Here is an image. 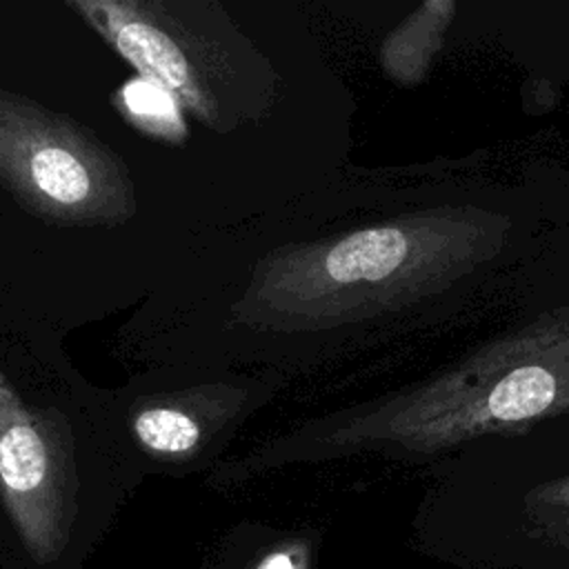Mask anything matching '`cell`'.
Listing matches in <instances>:
<instances>
[{
	"label": "cell",
	"mask_w": 569,
	"mask_h": 569,
	"mask_svg": "<svg viewBox=\"0 0 569 569\" xmlns=\"http://www.w3.org/2000/svg\"><path fill=\"white\" fill-rule=\"evenodd\" d=\"M0 182L31 213L111 224L133 213L124 164L82 127L0 89Z\"/></svg>",
	"instance_id": "cell-1"
},
{
	"label": "cell",
	"mask_w": 569,
	"mask_h": 569,
	"mask_svg": "<svg viewBox=\"0 0 569 569\" xmlns=\"http://www.w3.org/2000/svg\"><path fill=\"white\" fill-rule=\"evenodd\" d=\"M87 24L122 56L140 78L167 89L180 109L209 127H222V87L231 64L182 22L173 7L140 0L69 2Z\"/></svg>",
	"instance_id": "cell-2"
},
{
	"label": "cell",
	"mask_w": 569,
	"mask_h": 569,
	"mask_svg": "<svg viewBox=\"0 0 569 569\" xmlns=\"http://www.w3.org/2000/svg\"><path fill=\"white\" fill-rule=\"evenodd\" d=\"M67 471L53 431L0 371V493L22 538L40 556L64 538Z\"/></svg>",
	"instance_id": "cell-3"
},
{
	"label": "cell",
	"mask_w": 569,
	"mask_h": 569,
	"mask_svg": "<svg viewBox=\"0 0 569 569\" xmlns=\"http://www.w3.org/2000/svg\"><path fill=\"white\" fill-rule=\"evenodd\" d=\"M116 102L127 120L144 133L167 142L184 140L187 129L182 122L180 104L160 84L147 78H136L118 91Z\"/></svg>",
	"instance_id": "cell-4"
},
{
	"label": "cell",
	"mask_w": 569,
	"mask_h": 569,
	"mask_svg": "<svg viewBox=\"0 0 569 569\" xmlns=\"http://www.w3.org/2000/svg\"><path fill=\"white\" fill-rule=\"evenodd\" d=\"M556 378L545 367H520L507 373L489 393L487 409L498 422H520L551 407Z\"/></svg>",
	"instance_id": "cell-5"
},
{
	"label": "cell",
	"mask_w": 569,
	"mask_h": 569,
	"mask_svg": "<svg viewBox=\"0 0 569 569\" xmlns=\"http://www.w3.org/2000/svg\"><path fill=\"white\" fill-rule=\"evenodd\" d=\"M131 429L147 451L169 458L191 453L202 440L198 420L189 411L171 405H153L138 411Z\"/></svg>",
	"instance_id": "cell-6"
},
{
	"label": "cell",
	"mask_w": 569,
	"mask_h": 569,
	"mask_svg": "<svg viewBox=\"0 0 569 569\" xmlns=\"http://www.w3.org/2000/svg\"><path fill=\"white\" fill-rule=\"evenodd\" d=\"M258 569H296V562L289 553H273Z\"/></svg>",
	"instance_id": "cell-7"
},
{
	"label": "cell",
	"mask_w": 569,
	"mask_h": 569,
	"mask_svg": "<svg viewBox=\"0 0 569 569\" xmlns=\"http://www.w3.org/2000/svg\"><path fill=\"white\" fill-rule=\"evenodd\" d=\"M556 505H567L569 507V491H565L560 498H553Z\"/></svg>",
	"instance_id": "cell-8"
}]
</instances>
